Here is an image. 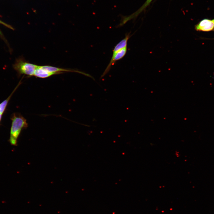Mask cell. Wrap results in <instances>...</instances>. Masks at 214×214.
Here are the masks:
<instances>
[{"mask_svg":"<svg viewBox=\"0 0 214 214\" xmlns=\"http://www.w3.org/2000/svg\"><path fill=\"white\" fill-rule=\"evenodd\" d=\"M2 115L0 113V121H1Z\"/></svg>","mask_w":214,"mask_h":214,"instance_id":"7c38bea8","label":"cell"},{"mask_svg":"<svg viewBox=\"0 0 214 214\" xmlns=\"http://www.w3.org/2000/svg\"><path fill=\"white\" fill-rule=\"evenodd\" d=\"M153 0H146L142 6L136 12L133 13L134 18L143 11L151 3Z\"/></svg>","mask_w":214,"mask_h":214,"instance_id":"9c48e42d","label":"cell"},{"mask_svg":"<svg viewBox=\"0 0 214 214\" xmlns=\"http://www.w3.org/2000/svg\"><path fill=\"white\" fill-rule=\"evenodd\" d=\"M0 23L5 26H6V27H7V28H8L10 29H12V30L14 29V28L11 26L4 22L2 21H1L0 20Z\"/></svg>","mask_w":214,"mask_h":214,"instance_id":"8fae6325","label":"cell"},{"mask_svg":"<svg viewBox=\"0 0 214 214\" xmlns=\"http://www.w3.org/2000/svg\"><path fill=\"white\" fill-rule=\"evenodd\" d=\"M130 37V34H126L125 37L121 40L114 47L113 51V53L127 47L128 41Z\"/></svg>","mask_w":214,"mask_h":214,"instance_id":"52a82bcc","label":"cell"},{"mask_svg":"<svg viewBox=\"0 0 214 214\" xmlns=\"http://www.w3.org/2000/svg\"><path fill=\"white\" fill-rule=\"evenodd\" d=\"M197 31L208 32L214 31V19L205 18L202 20L195 26Z\"/></svg>","mask_w":214,"mask_h":214,"instance_id":"277c9868","label":"cell"},{"mask_svg":"<svg viewBox=\"0 0 214 214\" xmlns=\"http://www.w3.org/2000/svg\"><path fill=\"white\" fill-rule=\"evenodd\" d=\"M127 47L113 53L110 61L101 76V78L103 77L109 72L111 67L114 64L116 61L121 59L125 56L127 53Z\"/></svg>","mask_w":214,"mask_h":214,"instance_id":"3957f363","label":"cell"},{"mask_svg":"<svg viewBox=\"0 0 214 214\" xmlns=\"http://www.w3.org/2000/svg\"><path fill=\"white\" fill-rule=\"evenodd\" d=\"M12 124L9 141L13 146L17 145L18 139L22 130L28 126L26 119L20 114L14 113L11 117Z\"/></svg>","mask_w":214,"mask_h":214,"instance_id":"6da1fadb","label":"cell"},{"mask_svg":"<svg viewBox=\"0 0 214 214\" xmlns=\"http://www.w3.org/2000/svg\"><path fill=\"white\" fill-rule=\"evenodd\" d=\"M38 65L30 63L21 58L19 59L13 66L14 69L19 75L24 74L29 76H34Z\"/></svg>","mask_w":214,"mask_h":214,"instance_id":"7a4b0ae2","label":"cell"},{"mask_svg":"<svg viewBox=\"0 0 214 214\" xmlns=\"http://www.w3.org/2000/svg\"><path fill=\"white\" fill-rule=\"evenodd\" d=\"M57 74L55 73L50 72L43 68L42 66L38 65L34 71V76L36 77L44 78H48Z\"/></svg>","mask_w":214,"mask_h":214,"instance_id":"8992f818","label":"cell"},{"mask_svg":"<svg viewBox=\"0 0 214 214\" xmlns=\"http://www.w3.org/2000/svg\"><path fill=\"white\" fill-rule=\"evenodd\" d=\"M42 66L43 68L48 71L56 73L58 74L62 73L65 72H73L79 73L85 75H87L86 73L76 70L64 69L48 65H43Z\"/></svg>","mask_w":214,"mask_h":214,"instance_id":"5b68a950","label":"cell"},{"mask_svg":"<svg viewBox=\"0 0 214 214\" xmlns=\"http://www.w3.org/2000/svg\"><path fill=\"white\" fill-rule=\"evenodd\" d=\"M18 86H17L10 95L6 100L0 103V113L2 115H3V113L5 112L7 104L11 97L14 92H15V90L18 87Z\"/></svg>","mask_w":214,"mask_h":214,"instance_id":"ba28073f","label":"cell"},{"mask_svg":"<svg viewBox=\"0 0 214 214\" xmlns=\"http://www.w3.org/2000/svg\"><path fill=\"white\" fill-rule=\"evenodd\" d=\"M134 18L133 14L122 17L119 24V26H122L130 20Z\"/></svg>","mask_w":214,"mask_h":214,"instance_id":"30bf717a","label":"cell"}]
</instances>
